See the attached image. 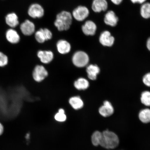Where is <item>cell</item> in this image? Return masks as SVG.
<instances>
[{"label": "cell", "instance_id": "obj_29", "mask_svg": "<svg viewBox=\"0 0 150 150\" xmlns=\"http://www.w3.org/2000/svg\"><path fill=\"white\" fill-rule=\"evenodd\" d=\"M131 2L133 4H142L146 2V0H130Z\"/></svg>", "mask_w": 150, "mask_h": 150}, {"label": "cell", "instance_id": "obj_23", "mask_svg": "<svg viewBox=\"0 0 150 150\" xmlns=\"http://www.w3.org/2000/svg\"><path fill=\"white\" fill-rule=\"evenodd\" d=\"M35 37L37 42L41 44L47 41L45 35L42 28L36 32L35 33Z\"/></svg>", "mask_w": 150, "mask_h": 150}, {"label": "cell", "instance_id": "obj_27", "mask_svg": "<svg viewBox=\"0 0 150 150\" xmlns=\"http://www.w3.org/2000/svg\"><path fill=\"white\" fill-rule=\"evenodd\" d=\"M143 81L144 83L146 85L149 87L150 86V74L149 73L146 74L144 76L143 79Z\"/></svg>", "mask_w": 150, "mask_h": 150}, {"label": "cell", "instance_id": "obj_4", "mask_svg": "<svg viewBox=\"0 0 150 150\" xmlns=\"http://www.w3.org/2000/svg\"><path fill=\"white\" fill-rule=\"evenodd\" d=\"M90 11L87 7L80 5L75 8L72 12V16L78 21H83L89 16Z\"/></svg>", "mask_w": 150, "mask_h": 150}, {"label": "cell", "instance_id": "obj_19", "mask_svg": "<svg viewBox=\"0 0 150 150\" xmlns=\"http://www.w3.org/2000/svg\"><path fill=\"white\" fill-rule=\"evenodd\" d=\"M140 14L142 17L145 19L150 18V4L145 2L142 4L140 9Z\"/></svg>", "mask_w": 150, "mask_h": 150}, {"label": "cell", "instance_id": "obj_20", "mask_svg": "<svg viewBox=\"0 0 150 150\" xmlns=\"http://www.w3.org/2000/svg\"><path fill=\"white\" fill-rule=\"evenodd\" d=\"M74 86L78 90H85L89 87V82L85 79L80 78L75 81Z\"/></svg>", "mask_w": 150, "mask_h": 150}, {"label": "cell", "instance_id": "obj_12", "mask_svg": "<svg viewBox=\"0 0 150 150\" xmlns=\"http://www.w3.org/2000/svg\"><path fill=\"white\" fill-rule=\"evenodd\" d=\"M114 109L111 103L108 101L104 103V105L99 108V112L104 117H110L113 114Z\"/></svg>", "mask_w": 150, "mask_h": 150}, {"label": "cell", "instance_id": "obj_18", "mask_svg": "<svg viewBox=\"0 0 150 150\" xmlns=\"http://www.w3.org/2000/svg\"><path fill=\"white\" fill-rule=\"evenodd\" d=\"M69 103L72 107L76 110H78L83 107L84 103L79 97H71L69 100Z\"/></svg>", "mask_w": 150, "mask_h": 150}, {"label": "cell", "instance_id": "obj_5", "mask_svg": "<svg viewBox=\"0 0 150 150\" xmlns=\"http://www.w3.org/2000/svg\"><path fill=\"white\" fill-rule=\"evenodd\" d=\"M48 75V71L42 65H37L34 69L33 76L35 81L42 82L47 76Z\"/></svg>", "mask_w": 150, "mask_h": 150}, {"label": "cell", "instance_id": "obj_9", "mask_svg": "<svg viewBox=\"0 0 150 150\" xmlns=\"http://www.w3.org/2000/svg\"><path fill=\"white\" fill-rule=\"evenodd\" d=\"M119 18L114 11H109L105 14L104 19V23L106 25L114 27L117 25Z\"/></svg>", "mask_w": 150, "mask_h": 150}, {"label": "cell", "instance_id": "obj_17", "mask_svg": "<svg viewBox=\"0 0 150 150\" xmlns=\"http://www.w3.org/2000/svg\"><path fill=\"white\" fill-rule=\"evenodd\" d=\"M87 72L88 76L90 79L95 80L99 72L100 69L96 65H90L87 67Z\"/></svg>", "mask_w": 150, "mask_h": 150}, {"label": "cell", "instance_id": "obj_26", "mask_svg": "<svg viewBox=\"0 0 150 150\" xmlns=\"http://www.w3.org/2000/svg\"><path fill=\"white\" fill-rule=\"evenodd\" d=\"M8 62V56L3 52L0 51V67L3 68L7 66Z\"/></svg>", "mask_w": 150, "mask_h": 150}, {"label": "cell", "instance_id": "obj_6", "mask_svg": "<svg viewBox=\"0 0 150 150\" xmlns=\"http://www.w3.org/2000/svg\"><path fill=\"white\" fill-rule=\"evenodd\" d=\"M28 14L33 18H40L44 16V9L38 4H34L29 7Z\"/></svg>", "mask_w": 150, "mask_h": 150}, {"label": "cell", "instance_id": "obj_13", "mask_svg": "<svg viewBox=\"0 0 150 150\" xmlns=\"http://www.w3.org/2000/svg\"><path fill=\"white\" fill-rule=\"evenodd\" d=\"M37 56L42 63L46 64L50 63L54 58L53 52L50 50H40L38 52Z\"/></svg>", "mask_w": 150, "mask_h": 150}, {"label": "cell", "instance_id": "obj_15", "mask_svg": "<svg viewBox=\"0 0 150 150\" xmlns=\"http://www.w3.org/2000/svg\"><path fill=\"white\" fill-rule=\"evenodd\" d=\"M58 52L62 54L69 53L71 49V45L67 41L60 40L58 41L56 44Z\"/></svg>", "mask_w": 150, "mask_h": 150}, {"label": "cell", "instance_id": "obj_22", "mask_svg": "<svg viewBox=\"0 0 150 150\" xmlns=\"http://www.w3.org/2000/svg\"><path fill=\"white\" fill-rule=\"evenodd\" d=\"M102 137V132L98 131L94 132L91 136V142L93 145L95 146L100 145Z\"/></svg>", "mask_w": 150, "mask_h": 150}, {"label": "cell", "instance_id": "obj_7", "mask_svg": "<svg viewBox=\"0 0 150 150\" xmlns=\"http://www.w3.org/2000/svg\"><path fill=\"white\" fill-rule=\"evenodd\" d=\"M99 41L103 46L111 47L114 44L115 38L109 31L105 30L100 34Z\"/></svg>", "mask_w": 150, "mask_h": 150}, {"label": "cell", "instance_id": "obj_3", "mask_svg": "<svg viewBox=\"0 0 150 150\" xmlns=\"http://www.w3.org/2000/svg\"><path fill=\"white\" fill-rule=\"evenodd\" d=\"M89 61L88 56L83 52H76L73 56V63L76 66L78 67H85L88 63Z\"/></svg>", "mask_w": 150, "mask_h": 150}, {"label": "cell", "instance_id": "obj_21", "mask_svg": "<svg viewBox=\"0 0 150 150\" xmlns=\"http://www.w3.org/2000/svg\"><path fill=\"white\" fill-rule=\"evenodd\" d=\"M139 118L142 123H149L150 121V110L149 109L146 108L142 110L139 114Z\"/></svg>", "mask_w": 150, "mask_h": 150}, {"label": "cell", "instance_id": "obj_14", "mask_svg": "<svg viewBox=\"0 0 150 150\" xmlns=\"http://www.w3.org/2000/svg\"><path fill=\"white\" fill-rule=\"evenodd\" d=\"M6 38L9 43L13 44H17L20 39L17 32L13 29H9L6 31Z\"/></svg>", "mask_w": 150, "mask_h": 150}, {"label": "cell", "instance_id": "obj_25", "mask_svg": "<svg viewBox=\"0 0 150 150\" xmlns=\"http://www.w3.org/2000/svg\"><path fill=\"white\" fill-rule=\"evenodd\" d=\"M141 101L142 104L146 106L150 105V93L149 91H146L142 93Z\"/></svg>", "mask_w": 150, "mask_h": 150}, {"label": "cell", "instance_id": "obj_1", "mask_svg": "<svg viewBox=\"0 0 150 150\" xmlns=\"http://www.w3.org/2000/svg\"><path fill=\"white\" fill-rule=\"evenodd\" d=\"M72 22V16L70 12L62 11L58 14L54 25L59 31H67L70 29Z\"/></svg>", "mask_w": 150, "mask_h": 150}, {"label": "cell", "instance_id": "obj_24", "mask_svg": "<svg viewBox=\"0 0 150 150\" xmlns=\"http://www.w3.org/2000/svg\"><path fill=\"white\" fill-rule=\"evenodd\" d=\"M54 117L56 120L58 122H63L66 120L67 116L65 114L64 110L62 108L59 109Z\"/></svg>", "mask_w": 150, "mask_h": 150}, {"label": "cell", "instance_id": "obj_30", "mask_svg": "<svg viewBox=\"0 0 150 150\" xmlns=\"http://www.w3.org/2000/svg\"><path fill=\"white\" fill-rule=\"evenodd\" d=\"M123 0H110L113 4L118 5L121 4Z\"/></svg>", "mask_w": 150, "mask_h": 150}, {"label": "cell", "instance_id": "obj_2", "mask_svg": "<svg viewBox=\"0 0 150 150\" xmlns=\"http://www.w3.org/2000/svg\"><path fill=\"white\" fill-rule=\"evenodd\" d=\"M119 144V139L117 134L108 130L102 132L100 145L107 149H113L117 147Z\"/></svg>", "mask_w": 150, "mask_h": 150}, {"label": "cell", "instance_id": "obj_8", "mask_svg": "<svg viewBox=\"0 0 150 150\" xmlns=\"http://www.w3.org/2000/svg\"><path fill=\"white\" fill-rule=\"evenodd\" d=\"M81 29L82 32L87 36L94 35L97 30V26L92 20H87L82 25Z\"/></svg>", "mask_w": 150, "mask_h": 150}, {"label": "cell", "instance_id": "obj_28", "mask_svg": "<svg viewBox=\"0 0 150 150\" xmlns=\"http://www.w3.org/2000/svg\"><path fill=\"white\" fill-rule=\"evenodd\" d=\"M43 30H44V32L46 35L47 40L51 39L52 35L51 31L47 28H44Z\"/></svg>", "mask_w": 150, "mask_h": 150}, {"label": "cell", "instance_id": "obj_16", "mask_svg": "<svg viewBox=\"0 0 150 150\" xmlns=\"http://www.w3.org/2000/svg\"><path fill=\"white\" fill-rule=\"evenodd\" d=\"M5 20L7 25L11 28L16 27L19 24L18 16L14 13L7 14Z\"/></svg>", "mask_w": 150, "mask_h": 150}, {"label": "cell", "instance_id": "obj_11", "mask_svg": "<svg viewBox=\"0 0 150 150\" xmlns=\"http://www.w3.org/2000/svg\"><path fill=\"white\" fill-rule=\"evenodd\" d=\"M20 28L22 33L27 36L33 35L35 30L34 24L28 20H26L21 24Z\"/></svg>", "mask_w": 150, "mask_h": 150}, {"label": "cell", "instance_id": "obj_32", "mask_svg": "<svg viewBox=\"0 0 150 150\" xmlns=\"http://www.w3.org/2000/svg\"><path fill=\"white\" fill-rule=\"evenodd\" d=\"M147 48L149 50H150V39H148L147 42Z\"/></svg>", "mask_w": 150, "mask_h": 150}, {"label": "cell", "instance_id": "obj_10", "mask_svg": "<svg viewBox=\"0 0 150 150\" xmlns=\"http://www.w3.org/2000/svg\"><path fill=\"white\" fill-rule=\"evenodd\" d=\"M108 8V3L106 0H93L92 4V9L95 13L106 11Z\"/></svg>", "mask_w": 150, "mask_h": 150}, {"label": "cell", "instance_id": "obj_31", "mask_svg": "<svg viewBox=\"0 0 150 150\" xmlns=\"http://www.w3.org/2000/svg\"><path fill=\"white\" fill-rule=\"evenodd\" d=\"M4 131V127L3 125L0 123V136L3 134Z\"/></svg>", "mask_w": 150, "mask_h": 150}]
</instances>
